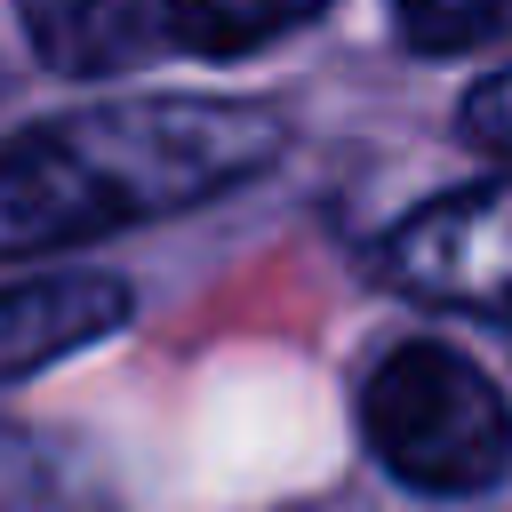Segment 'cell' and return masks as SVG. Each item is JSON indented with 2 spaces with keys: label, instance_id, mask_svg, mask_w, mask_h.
Instances as JSON below:
<instances>
[{
  "label": "cell",
  "instance_id": "52a82bcc",
  "mask_svg": "<svg viewBox=\"0 0 512 512\" xmlns=\"http://www.w3.org/2000/svg\"><path fill=\"white\" fill-rule=\"evenodd\" d=\"M392 16H400V40L432 48V56H456V48L512 32V0H392Z\"/></svg>",
  "mask_w": 512,
  "mask_h": 512
},
{
  "label": "cell",
  "instance_id": "ba28073f",
  "mask_svg": "<svg viewBox=\"0 0 512 512\" xmlns=\"http://www.w3.org/2000/svg\"><path fill=\"white\" fill-rule=\"evenodd\" d=\"M456 128H464V144H480L488 160L512 168V64H496V72H480V80L464 88Z\"/></svg>",
  "mask_w": 512,
  "mask_h": 512
},
{
  "label": "cell",
  "instance_id": "8992f818",
  "mask_svg": "<svg viewBox=\"0 0 512 512\" xmlns=\"http://www.w3.org/2000/svg\"><path fill=\"white\" fill-rule=\"evenodd\" d=\"M328 8L336 0H168V40L208 56V64H224V56L280 48L288 32H304Z\"/></svg>",
  "mask_w": 512,
  "mask_h": 512
},
{
  "label": "cell",
  "instance_id": "277c9868",
  "mask_svg": "<svg viewBox=\"0 0 512 512\" xmlns=\"http://www.w3.org/2000/svg\"><path fill=\"white\" fill-rule=\"evenodd\" d=\"M128 320V288L112 272H32L0 280V384L56 368L88 344H104Z\"/></svg>",
  "mask_w": 512,
  "mask_h": 512
},
{
  "label": "cell",
  "instance_id": "3957f363",
  "mask_svg": "<svg viewBox=\"0 0 512 512\" xmlns=\"http://www.w3.org/2000/svg\"><path fill=\"white\" fill-rule=\"evenodd\" d=\"M376 264L416 304H448L512 328V184H456L408 208L384 232Z\"/></svg>",
  "mask_w": 512,
  "mask_h": 512
},
{
  "label": "cell",
  "instance_id": "6da1fadb",
  "mask_svg": "<svg viewBox=\"0 0 512 512\" xmlns=\"http://www.w3.org/2000/svg\"><path fill=\"white\" fill-rule=\"evenodd\" d=\"M280 144L288 120L248 96H128L40 120L0 144V264L184 216L264 176Z\"/></svg>",
  "mask_w": 512,
  "mask_h": 512
},
{
  "label": "cell",
  "instance_id": "5b68a950",
  "mask_svg": "<svg viewBox=\"0 0 512 512\" xmlns=\"http://www.w3.org/2000/svg\"><path fill=\"white\" fill-rule=\"evenodd\" d=\"M32 56L64 80H112L168 40V0H16Z\"/></svg>",
  "mask_w": 512,
  "mask_h": 512
},
{
  "label": "cell",
  "instance_id": "7a4b0ae2",
  "mask_svg": "<svg viewBox=\"0 0 512 512\" xmlns=\"http://www.w3.org/2000/svg\"><path fill=\"white\" fill-rule=\"evenodd\" d=\"M360 440L416 496H488L512 472V400L456 344H392L360 376Z\"/></svg>",
  "mask_w": 512,
  "mask_h": 512
}]
</instances>
